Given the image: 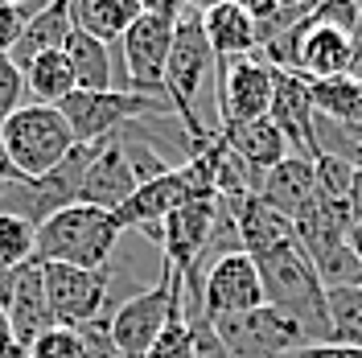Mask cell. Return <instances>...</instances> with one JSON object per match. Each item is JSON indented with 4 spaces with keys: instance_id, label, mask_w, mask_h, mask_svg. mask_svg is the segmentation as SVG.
Instances as JSON below:
<instances>
[{
    "instance_id": "74e56055",
    "label": "cell",
    "mask_w": 362,
    "mask_h": 358,
    "mask_svg": "<svg viewBox=\"0 0 362 358\" xmlns=\"http://www.w3.org/2000/svg\"><path fill=\"white\" fill-rule=\"evenodd\" d=\"M362 79V74H358ZM341 132L350 136L354 144H362V95H358V108H354V115H350V124H341Z\"/></svg>"
},
{
    "instance_id": "ba28073f",
    "label": "cell",
    "mask_w": 362,
    "mask_h": 358,
    "mask_svg": "<svg viewBox=\"0 0 362 358\" xmlns=\"http://www.w3.org/2000/svg\"><path fill=\"white\" fill-rule=\"evenodd\" d=\"M264 280L259 268L247 251H230L223 260H214L202 272V309L214 321L218 317H239L251 309H264Z\"/></svg>"
},
{
    "instance_id": "8992f818",
    "label": "cell",
    "mask_w": 362,
    "mask_h": 358,
    "mask_svg": "<svg viewBox=\"0 0 362 358\" xmlns=\"http://www.w3.org/2000/svg\"><path fill=\"white\" fill-rule=\"evenodd\" d=\"M218 214V194L181 202L160 219L157 243L165 251V268H173L185 280V289H202V251L210 243V226Z\"/></svg>"
},
{
    "instance_id": "5b68a950",
    "label": "cell",
    "mask_w": 362,
    "mask_h": 358,
    "mask_svg": "<svg viewBox=\"0 0 362 358\" xmlns=\"http://www.w3.org/2000/svg\"><path fill=\"white\" fill-rule=\"evenodd\" d=\"M181 289H185V280L173 268H165L153 289L128 296L107 317V334H112L115 358H148V350H153V342L165 330L169 309H173V301L181 296Z\"/></svg>"
},
{
    "instance_id": "603a6c76",
    "label": "cell",
    "mask_w": 362,
    "mask_h": 358,
    "mask_svg": "<svg viewBox=\"0 0 362 358\" xmlns=\"http://www.w3.org/2000/svg\"><path fill=\"white\" fill-rule=\"evenodd\" d=\"M37 260V226L21 214H0V280Z\"/></svg>"
},
{
    "instance_id": "2e32d148",
    "label": "cell",
    "mask_w": 362,
    "mask_h": 358,
    "mask_svg": "<svg viewBox=\"0 0 362 358\" xmlns=\"http://www.w3.org/2000/svg\"><path fill=\"white\" fill-rule=\"evenodd\" d=\"M230 210H235V223H239V243L247 251L251 260H259L264 251L280 243H293L296 239V226L288 214H280L276 206L259 198V194H247V198H235L230 202Z\"/></svg>"
},
{
    "instance_id": "ac0fdd59",
    "label": "cell",
    "mask_w": 362,
    "mask_h": 358,
    "mask_svg": "<svg viewBox=\"0 0 362 358\" xmlns=\"http://www.w3.org/2000/svg\"><path fill=\"white\" fill-rule=\"evenodd\" d=\"M70 29H74L70 0H49L45 8H37V13H29V17H25V29H21V37H17V45H13V54H8V58L25 70L33 58L62 50L66 37H70Z\"/></svg>"
},
{
    "instance_id": "8d00e7d4",
    "label": "cell",
    "mask_w": 362,
    "mask_h": 358,
    "mask_svg": "<svg viewBox=\"0 0 362 358\" xmlns=\"http://www.w3.org/2000/svg\"><path fill=\"white\" fill-rule=\"evenodd\" d=\"M13 181H25V178L17 173V165H13L8 149H4V136H0V185H13Z\"/></svg>"
},
{
    "instance_id": "5bb4252c",
    "label": "cell",
    "mask_w": 362,
    "mask_h": 358,
    "mask_svg": "<svg viewBox=\"0 0 362 358\" xmlns=\"http://www.w3.org/2000/svg\"><path fill=\"white\" fill-rule=\"evenodd\" d=\"M136 190H140V181H136L132 165H128V153H124L119 136H107V140L99 144L95 161H90L87 178H83L78 202H83V206H99V210H112L115 214Z\"/></svg>"
},
{
    "instance_id": "d6986e66",
    "label": "cell",
    "mask_w": 362,
    "mask_h": 358,
    "mask_svg": "<svg viewBox=\"0 0 362 358\" xmlns=\"http://www.w3.org/2000/svg\"><path fill=\"white\" fill-rule=\"evenodd\" d=\"M259 198L276 206L280 214H288L296 219L309 202L317 198V173H313V161L300 157V153H288V157L280 161L276 169H272L268 178H264V190H259Z\"/></svg>"
},
{
    "instance_id": "ab89813d",
    "label": "cell",
    "mask_w": 362,
    "mask_h": 358,
    "mask_svg": "<svg viewBox=\"0 0 362 358\" xmlns=\"http://www.w3.org/2000/svg\"><path fill=\"white\" fill-rule=\"evenodd\" d=\"M0 4H8V8H21L25 17H29V13H37V8H45L49 0H0Z\"/></svg>"
},
{
    "instance_id": "f1b7e54d",
    "label": "cell",
    "mask_w": 362,
    "mask_h": 358,
    "mask_svg": "<svg viewBox=\"0 0 362 358\" xmlns=\"http://www.w3.org/2000/svg\"><path fill=\"white\" fill-rule=\"evenodd\" d=\"M25 70L8 58V54H0V124L8 120V115L25 108Z\"/></svg>"
},
{
    "instance_id": "f35d334b",
    "label": "cell",
    "mask_w": 362,
    "mask_h": 358,
    "mask_svg": "<svg viewBox=\"0 0 362 358\" xmlns=\"http://www.w3.org/2000/svg\"><path fill=\"white\" fill-rule=\"evenodd\" d=\"M223 4H230V0H185V13L206 17V13H214V8H223Z\"/></svg>"
},
{
    "instance_id": "4fadbf2b",
    "label": "cell",
    "mask_w": 362,
    "mask_h": 358,
    "mask_svg": "<svg viewBox=\"0 0 362 358\" xmlns=\"http://www.w3.org/2000/svg\"><path fill=\"white\" fill-rule=\"evenodd\" d=\"M268 120L280 128L288 140V149L300 157H317V112L309 103V83L293 70H276V87H272V108Z\"/></svg>"
},
{
    "instance_id": "7c38bea8",
    "label": "cell",
    "mask_w": 362,
    "mask_h": 358,
    "mask_svg": "<svg viewBox=\"0 0 362 358\" xmlns=\"http://www.w3.org/2000/svg\"><path fill=\"white\" fill-rule=\"evenodd\" d=\"M0 309L8 317L13 342H17L21 350H29L45 330L58 325L54 313H49V301H45V276H42V264H37V260L0 280Z\"/></svg>"
},
{
    "instance_id": "9c48e42d",
    "label": "cell",
    "mask_w": 362,
    "mask_h": 358,
    "mask_svg": "<svg viewBox=\"0 0 362 358\" xmlns=\"http://www.w3.org/2000/svg\"><path fill=\"white\" fill-rule=\"evenodd\" d=\"M214 325H218L230 358H280V354H288V350H296V346H309L300 337V330L288 317L276 313L272 305L239 313V317H218Z\"/></svg>"
},
{
    "instance_id": "9a60e30c",
    "label": "cell",
    "mask_w": 362,
    "mask_h": 358,
    "mask_svg": "<svg viewBox=\"0 0 362 358\" xmlns=\"http://www.w3.org/2000/svg\"><path fill=\"white\" fill-rule=\"evenodd\" d=\"M218 136H223L226 153L235 161H243L259 181L293 153L288 140L280 136V128L272 124L268 115H264V120H247V124H226V128H218Z\"/></svg>"
},
{
    "instance_id": "52a82bcc",
    "label": "cell",
    "mask_w": 362,
    "mask_h": 358,
    "mask_svg": "<svg viewBox=\"0 0 362 358\" xmlns=\"http://www.w3.org/2000/svg\"><path fill=\"white\" fill-rule=\"evenodd\" d=\"M45 276V301L58 325L83 330L90 321H99L107 309V292H112V272L99 268H70V264H42Z\"/></svg>"
},
{
    "instance_id": "30bf717a",
    "label": "cell",
    "mask_w": 362,
    "mask_h": 358,
    "mask_svg": "<svg viewBox=\"0 0 362 358\" xmlns=\"http://www.w3.org/2000/svg\"><path fill=\"white\" fill-rule=\"evenodd\" d=\"M272 87H276V70L255 54L218 67V128L264 120L272 108Z\"/></svg>"
},
{
    "instance_id": "3957f363",
    "label": "cell",
    "mask_w": 362,
    "mask_h": 358,
    "mask_svg": "<svg viewBox=\"0 0 362 358\" xmlns=\"http://www.w3.org/2000/svg\"><path fill=\"white\" fill-rule=\"evenodd\" d=\"M4 149L17 165L25 181L45 178L49 169H58L74 149V132H70L66 115L49 103H25L0 124Z\"/></svg>"
},
{
    "instance_id": "e575fe53",
    "label": "cell",
    "mask_w": 362,
    "mask_h": 358,
    "mask_svg": "<svg viewBox=\"0 0 362 358\" xmlns=\"http://www.w3.org/2000/svg\"><path fill=\"white\" fill-rule=\"evenodd\" d=\"M346 206H350V219H354V223H362V165H354V181H350Z\"/></svg>"
},
{
    "instance_id": "d6a6232c",
    "label": "cell",
    "mask_w": 362,
    "mask_h": 358,
    "mask_svg": "<svg viewBox=\"0 0 362 358\" xmlns=\"http://www.w3.org/2000/svg\"><path fill=\"white\" fill-rule=\"evenodd\" d=\"M235 4H239V8H243L255 25H268L272 17L280 13V0H235Z\"/></svg>"
},
{
    "instance_id": "ee69618b",
    "label": "cell",
    "mask_w": 362,
    "mask_h": 358,
    "mask_svg": "<svg viewBox=\"0 0 362 358\" xmlns=\"http://www.w3.org/2000/svg\"><path fill=\"white\" fill-rule=\"evenodd\" d=\"M354 74H362V67H358V70H354Z\"/></svg>"
},
{
    "instance_id": "7402d4cb",
    "label": "cell",
    "mask_w": 362,
    "mask_h": 358,
    "mask_svg": "<svg viewBox=\"0 0 362 358\" xmlns=\"http://www.w3.org/2000/svg\"><path fill=\"white\" fill-rule=\"evenodd\" d=\"M62 50H66V58H70L78 91H112V54H107L103 42H95L83 29H70Z\"/></svg>"
},
{
    "instance_id": "6da1fadb",
    "label": "cell",
    "mask_w": 362,
    "mask_h": 358,
    "mask_svg": "<svg viewBox=\"0 0 362 358\" xmlns=\"http://www.w3.org/2000/svg\"><path fill=\"white\" fill-rule=\"evenodd\" d=\"M255 268H259V280H264V301L280 317H288L305 342H334L325 284L317 276L313 260L305 255L300 239L264 251L255 260Z\"/></svg>"
},
{
    "instance_id": "484cf974",
    "label": "cell",
    "mask_w": 362,
    "mask_h": 358,
    "mask_svg": "<svg viewBox=\"0 0 362 358\" xmlns=\"http://www.w3.org/2000/svg\"><path fill=\"white\" fill-rule=\"evenodd\" d=\"M148 358H194V350H189V325H185V289H181V296L173 301L169 321H165L160 337L153 342Z\"/></svg>"
},
{
    "instance_id": "d590c367",
    "label": "cell",
    "mask_w": 362,
    "mask_h": 358,
    "mask_svg": "<svg viewBox=\"0 0 362 358\" xmlns=\"http://www.w3.org/2000/svg\"><path fill=\"white\" fill-rule=\"evenodd\" d=\"M0 358H25V350L13 342V330H8V317L0 309Z\"/></svg>"
},
{
    "instance_id": "83f0119b",
    "label": "cell",
    "mask_w": 362,
    "mask_h": 358,
    "mask_svg": "<svg viewBox=\"0 0 362 358\" xmlns=\"http://www.w3.org/2000/svg\"><path fill=\"white\" fill-rule=\"evenodd\" d=\"M87 350V342H83V330H70V325H54V330H45L29 350L25 358H83Z\"/></svg>"
},
{
    "instance_id": "cb8c5ba5",
    "label": "cell",
    "mask_w": 362,
    "mask_h": 358,
    "mask_svg": "<svg viewBox=\"0 0 362 358\" xmlns=\"http://www.w3.org/2000/svg\"><path fill=\"white\" fill-rule=\"evenodd\" d=\"M325 301H329L334 342H346V346H358L362 350V284L325 289Z\"/></svg>"
},
{
    "instance_id": "8fae6325",
    "label": "cell",
    "mask_w": 362,
    "mask_h": 358,
    "mask_svg": "<svg viewBox=\"0 0 362 358\" xmlns=\"http://www.w3.org/2000/svg\"><path fill=\"white\" fill-rule=\"evenodd\" d=\"M173 29L177 21L169 17H136L132 29L124 33V67H128V79L132 87L128 91H140V95H157L165 99V62H169V45H173Z\"/></svg>"
},
{
    "instance_id": "4dcf8cb0",
    "label": "cell",
    "mask_w": 362,
    "mask_h": 358,
    "mask_svg": "<svg viewBox=\"0 0 362 358\" xmlns=\"http://www.w3.org/2000/svg\"><path fill=\"white\" fill-rule=\"evenodd\" d=\"M83 342H87L83 358H115V346H112V334H107V321L103 317L83 325Z\"/></svg>"
},
{
    "instance_id": "7a4b0ae2",
    "label": "cell",
    "mask_w": 362,
    "mask_h": 358,
    "mask_svg": "<svg viewBox=\"0 0 362 358\" xmlns=\"http://www.w3.org/2000/svg\"><path fill=\"white\" fill-rule=\"evenodd\" d=\"M124 226L112 210L99 206H62L37 226V264H70V268H107Z\"/></svg>"
},
{
    "instance_id": "60d3db41",
    "label": "cell",
    "mask_w": 362,
    "mask_h": 358,
    "mask_svg": "<svg viewBox=\"0 0 362 358\" xmlns=\"http://www.w3.org/2000/svg\"><path fill=\"white\" fill-rule=\"evenodd\" d=\"M346 243H350V251L358 255V264H362V223L350 226V235H346Z\"/></svg>"
},
{
    "instance_id": "f546056e",
    "label": "cell",
    "mask_w": 362,
    "mask_h": 358,
    "mask_svg": "<svg viewBox=\"0 0 362 358\" xmlns=\"http://www.w3.org/2000/svg\"><path fill=\"white\" fill-rule=\"evenodd\" d=\"M280 358H362V350L346 346V342H309V346H296Z\"/></svg>"
},
{
    "instance_id": "ffe728a7",
    "label": "cell",
    "mask_w": 362,
    "mask_h": 358,
    "mask_svg": "<svg viewBox=\"0 0 362 358\" xmlns=\"http://www.w3.org/2000/svg\"><path fill=\"white\" fill-rule=\"evenodd\" d=\"M70 17H74V29L112 45L124 42V33L132 29L136 17H144V8L140 0H70Z\"/></svg>"
},
{
    "instance_id": "7bdbcfd3",
    "label": "cell",
    "mask_w": 362,
    "mask_h": 358,
    "mask_svg": "<svg viewBox=\"0 0 362 358\" xmlns=\"http://www.w3.org/2000/svg\"><path fill=\"white\" fill-rule=\"evenodd\" d=\"M354 54H358V58H354V70L362 67V29H358V42H354Z\"/></svg>"
},
{
    "instance_id": "836d02e7",
    "label": "cell",
    "mask_w": 362,
    "mask_h": 358,
    "mask_svg": "<svg viewBox=\"0 0 362 358\" xmlns=\"http://www.w3.org/2000/svg\"><path fill=\"white\" fill-rule=\"evenodd\" d=\"M140 8L153 13V17H169V21H177L181 13H185V0H140Z\"/></svg>"
},
{
    "instance_id": "b9f144b4",
    "label": "cell",
    "mask_w": 362,
    "mask_h": 358,
    "mask_svg": "<svg viewBox=\"0 0 362 358\" xmlns=\"http://www.w3.org/2000/svg\"><path fill=\"white\" fill-rule=\"evenodd\" d=\"M305 4H313V0H280V8H305Z\"/></svg>"
},
{
    "instance_id": "4316f807",
    "label": "cell",
    "mask_w": 362,
    "mask_h": 358,
    "mask_svg": "<svg viewBox=\"0 0 362 358\" xmlns=\"http://www.w3.org/2000/svg\"><path fill=\"white\" fill-rule=\"evenodd\" d=\"M313 173H317V194L329 202H346L350 194V181H354V165L346 157L334 153H317L313 157Z\"/></svg>"
},
{
    "instance_id": "d4e9b609",
    "label": "cell",
    "mask_w": 362,
    "mask_h": 358,
    "mask_svg": "<svg viewBox=\"0 0 362 358\" xmlns=\"http://www.w3.org/2000/svg\"><path fill=\"white\" fill-rule=\"evenodd\" d=\"M185 325H189V350H194V358H230L223 334H218V325H214L210 313L202 309V301H198V305L185 301Z\"/></svg>"
},
{
    "instance_id": "277c9868",
    "label": "cell",
    "mask_w": 362,
    "mask_h": 358,
    "mask_svg": "<svg viewBox=\"0 0 362 358\" xmlns=\"http://www.w3.org/2000/svg\"><path fill=\"white\" fill-rule=\"evenodd\" d=\"M169 99L157 95H140V91H74L58 103V112L66 115L74 144H99L115 136L119 128H128L136 120H157V115H173V108H165Z\"/></svg>"
},
{
    "instance_id": "e0dca14e",
    "label": "cell",
    "mask_w": 362,
    "mask_h": 358,
    "mask_svg": "<svg viewBox=\"0 0 362 358\" xmlns=\"http://www.w3.org/2000/svg\"><path fill=\"white\" fill-rule=\"evenodd\" d=\"M202 33H206V42H210V50H214V70L230 67L239 58H251L259 50V25L251 21L235 0L223 4V8H214V13H206Z\"/></svg>"
},
{
    "instance_id": "44dd1931",
    "label": "cell",
    "mask_w": 362,
    "mask_h": 358,
    "mask_svg": "<svg viewBox=\"0 0 362 358\" xmlns=\"http://www.w3.org/2000/svg\"><path fill=\"white\" fill-rule=\"evenodd\" d=\"M25 91H29V103H49V108H58L66 95H74L78 83H74L66 50H54V54L33 58L25 67Z\"/></svg>"
},
{
    "instance_id": "1f68e13d",
    "label": "cell",
    "mask_w": 362,
    "mask_h": 358,
    "mask_svg": "<svg viewBox=\"0 0 362 358\" xmlns=\"http://www.w3.org/2000/svg\"><path fill=\"white\" fill-rule=\"evenodd\" d=\"M25 29V13L21 8H8V4H0V54H13V45L21 37Z\"/></svg>"
}]
</instances>
